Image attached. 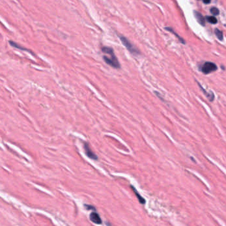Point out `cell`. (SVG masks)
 <instances>
[{
  "label": "cell",
  "instance_id": "obj_1",
  "mask_svg": "<svg viewBox=\"0 0 226 226\" xmlns=\"http://www.w3.org/2000/svg\"><path fill=\"white\" fill-rule=\"evenodd\" d=\"M102 51H103L104 53L110 56V57L108 56H103L104 61L108 64V65L116 69H118L120 68V64L119 62H118L116 56H115L114 50H113L112 48L110 47L105 46L102 48Z\"/></svg>",
  "mask_w": 226,
  "mask_h": 226
},
{
  "label": "cell",
  "instance_id": "obj_2",
  "mask_svg": "<svg viewBox=\"0 0 226 226\" xmlns=\"http://www.w3.org/2000/svg\"><path fill=\"white\" fill-rule=\"evenodd\" d=\"M120 39L121 42H122L123 45L127 48V50L129 52H130L131 54H134V55H138L139 54V50L132 44V43L130 41H129L126 39V37L120 36Z\"/></svg>",
  "mask_w": 226,
  "mask_h": 226
},
{
  "label": "cell",
  "instance_id": "obj_3",
  "mask_svg": "<svg viewBox=\"0 0 226 226\" xmlns=\"http://www.w3.org/2000/svg\"><path fill=\"white\" fill-rule=\"evenodd\" d=\"M218 69L217 66L214 63L207 62L204 63L202 66L200 70L204 74H208L216 71Z\"/></svg>",
  "mask_w": 226,
  "mask_h": 226
},
{
  "label": "cell",
  "instance_id": "obj_4",
  "mask_svg": "<svg viewBox=\"0 0 226 226\" xmlns=\"http://www.w3.org/2000/svg\"><path fill=\"white\" fill-rule=\"evenodd\" d=\"M84 150L86 155L89 158H90L91 159L93 160H97L98 159V157L93 151L91 149L89 146V144L87 143H85L84 144Z\"/></svg>",
  "mask_w": 226,
  "mask_h": 226
},
{
  "label": "cell",
  "instance_id": "obj_5",
  "mask_svg": "<svg viewBox=\"0 0 226 226\" xmlns=\"http://www.w3.org/2000/svg\"><path fill=\"white\" fill-rule=\"evenodd\" d=\"M90 219L91 221L96 224H101L102 219L99 215L96 212H92L90 214Z\"/></svg>",
  "mask_w": 226,
  "mask_h": 226
},
{
  "label": "cell",
  "instance_id": "obj_6",
  "mask_svg": "<svg viewBox=\"0 0 226 226\" xmlns=\"http://www.w3.org/2000/svg\"><path fill=\"white\" fill-rule=\"evenodd\" d=\"M194 14H195V17L198 23H200L202 26L205 25V19H204V17L201 13L198 12H194Z\"/></svg>",
  "mask_w": 226,
  "mask_h": 226
},
{
  "label": "cell",
  "instance_id": "obj_7",
  "mask_svg": "<svg viewBox=\"0 0 226 226\" xmlns=\"http://www.w3.org/2000/svg\"><path fill=\"white\" fill-rule=\"evenodd\" d=\"M198 85H199V87H200V88L202 89V91H203V93H204V95H205L206 97H207V98L210 100V101H214V93H207V91H205V89H204L203 87H202V86L200 84V83H198Z\"/></svg>",
  "mask_w": 226,
  "mask_h": 226
},
{
  "label": "cell",
  "instance_id": "obj_8",
  "mask_svg": "<svg viewBox=\"0 0 226 226\" xmlns=\"http://www.w3.org/2000/svg\"><path fill=\"white\" fill-rule=\"evenodd\" d=\"M131 188H132V190H133V191H134V193H135V195H136V197L138 198V200H139V202H140L142 204H144L145 203H146V200H145V199L143 198V197H142L141 196V195H139V194L138 192V191H136V188H134V187H133L132 186H131Z\"/></svg>",
  "mask_w": 226,
  "mask_h": 226
},
{
  "label": "cell",
  "instance_id": "obj_9",
  "mask_svg": "<svg viewBox=\"0 0 226 226\" xmlns=\"http://www.w3.org/2000/svg\"><path fill=\"white\" fill-rule=\"evenodd\" d=\"M206 20L208 21V22L212 24H216L218 23V20L216 19V17H214V16H207Z\"/></svg>",
  "mask_w": 226,
  "mask_h": 226
},
{
  "label": "cell",
  "instance_id": "obj_10",
  "mask_svg": "<svg viewBox=\"0 0 226 226\" xmlns=\"http://www.w3.org/2000/svg\"><path fill=\"white\" fill-rule=\"evenodd\" d=\"M215 34H216V36L218 37V39L219 40H223L224 35H223V33L221 31H219L218 29H215Z\"/></svg>",
  "mask_w": 226,
  "mask_h": 226
},
{
  "label": "cell",
  "instance_id": "obj_11",
  "mask_svg": "<svg viewBox=\"0 0 226 226\" xmlns=\"http://www.w3.org/2000/svg\"><path fill=\"white\" fill-rule=\"evenodd\" d=\"M210 12L213 15H218L219 13V12L218 8L216 7H212L210 9Z\"/></svg>",
  "mask_w": 226,
  "mask_h": 226
},
{
  "label": "cell",
  "instance_id": "obj_12",
  "mask_svg": "<svg viewBox=\"0 0 226 226\" xmlns=\"http://www.w3.org/2000/svg\"><path fill=\"white\" fill-rule=\"evenodd\" d=\"M166 29H167V30H168V31H169L170 32H172V33H173V34H175V35L177 36V37H178V38H179V39L180 40H181V42H182V43H183V44H185V41L183 40V39H181V37H180V36H179V35H177V34H176V33H175V32H174V31H173V30H172V29H169V28H167Z\"/></svg>",
  "mask_w": 226,
  "mask_h": 226
},
{
  "label": "cell",
  "instance_id": "obj_13",
  "mask_svg": "<svg viewBox=\"0 0 226 226\" xmlns=\"http://www.w3.org/2000/svg\"><path fill=\"white\" fill-rule=\"evenodd\" d=\"M85 207L87 208V210H95V208L93 206H91V205H86V204H85Z\"/></svg>",
  "mask_w": 226,
  "mask_h": 226
},
{
  "label": "cell",
  "instance_id": "obj_14",
  "mask_svg": "<svg viewBox=\"0 0 226 226\" xmlns=\"http://www.w3.org/2000/svg\"><path fill=\"white\" fill-rule=\"evenodd\" d=\"M203 2L204 3H206V4H208L211 2V0H203Z\"/></svg>",
  "mask_w": 226,
  "mask_h": 226
}]
</instances>
